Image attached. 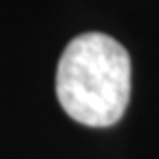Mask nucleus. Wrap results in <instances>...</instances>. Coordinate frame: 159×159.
Masks as SVG:
<instances>
[{
    "mask_svg": "<svg viewBox=\"0 0 159 159\" xmlns=\"http://www.w3.org/2000/svg\"><path fill=\"white\" fill-rule=\"evenodd\" d=\"M55 95L77 124L93 128L117 124L130 99L128 51L99 31L73 38L57 62Z\"/></svg>",
    "mask_w": 159,
    "mask_h": 159,
    "instance_id": "f257e3e1",
    "label": "nucleus"
}]
</instances>
